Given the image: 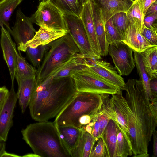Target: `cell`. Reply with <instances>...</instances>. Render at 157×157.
<instances>
[{"label": "cell", "instance_id": "obj_28", "mask_svg": "<svg viewBox=\"0 0 157 157\" xmlns=\"http://www.w3.org/2000/svg\"><path fill=\"white\" fill-rule=\"evenodd\" d=\"M125 13L129 24L142 34L144 27V17L137 2L134 0L129 8Z\"/></svg>", "mask_w": 157, "mask_h": 157}, {"label": "cell", "instance_id": "obj_22", "mask_svg": "<svg viewBox=\"0 0 157 157\" xmlns=\"http://www.w3.org/2000/svg\"><path fill=\"white\" fill-rule=\"evenodd\" d=\"M133 51L135 66L140 78L137 80V82L143 91L146 99L152 102L154 101V99L150 88V82L151 78L145 70L140 54L137 52Z\"/></svg>", "mask_w": 157, "mask_h": 157}, {"label": "cell", "instance_id": "obj_32", "mask_svg": "<svg viewBox=\"0 0 157 157\" xmlns=\"http://www.w3.org/2000/svg\"><path fill=\"white\" fill-rule=\"evenodd\" d=\"M104 29L106 40L109 45L123 40V38L114 25L111 18L105 24Z\"/></svg>", "mask_w": 157, "mask_h": 157}, {"label": "cell", "instance_id": "obj_31", "mask_svg": "<svg viewBox=\"0 0 157 157\" xmlns=\"http://www.w3.org/2000/svg\"><path fill=\"white\" fill-rule=\"evenodd\" d=\"M20 50L16 53L17 64L15 75L22 78L36 76V71L21 55Z\"/></svg>", "mask_w": 157, "mask_h": 157}, {"label": "cell", "instance_id": "obj_47", "mask_svg": "<svg viewBox=\"0 0 157 157\" xmlns=\"http://www.w3.org/2000/svg\"><path fill=\"white\" fill-rule=\"evenodd\" d=\"M6 0H0V4Z\"/></svg>", "mask_w": 157, "mask_h": 157}, {"label": "cell", "instance_id": "obj_36", "mask_svg": "<svg viewBox=\"0 0 157 157\" xmlns=\"http://www.w3.org/2000/svg\"><path fill=\"white\" fill-rule=\"evenodd\" d=\"M142 34L151 45H157L156 32L144 26Z\"/></svg>", "mask_w": 157, "mask_h": 157}, {"label": "cell", "instance_id": "obj_1", "mask_svg": "<svg viewBox=\"0 0 157 157\" xmlns=\"http://www.w3.org/2000/svg\"><path fill=\"white\" fill-rule=\"evenodd\" d=\"M124 90L133 156L148 157L149 143L157 126V103L146 99L136 79H129Z\"/></svg>", "mask_w": 157, "mask_h": 157}, {"label": "cell", "instance_id": "obj_24", "mask_svg": "<svg viewBox=\"0 0 157 157\" xmlns=\"http://www.w3.org/2000/svg\"><path fill=\"white\" fill-rule=\"evenodd\" d=\"M82 130V133L78 145L71 153V157H90L96 142L91 134Z\"/></svg>", "mask_w": 157, "mask_h": 157}, {"label": "cell", "instance_id": "obj_34", "mask_svg": "<svg viewBox=\"0 0 157 157\" xmlns=\"http://www.w3.org/2000/svg\"><path fill=\"white\" fill-rule=\"evenodd\" d=\"M90 157H108L106 145L101 137L96 142Z\"/></svg>", "mask_w": 157, "mask_h": 157}, {"label": "cell", "instance_id": "obj_18", "mask_svg": "<svg viewBox=\"0 0 157 157\" xmlns=\"http://www.w3.org/2000/svg\"><path fill=\"white\" fill-rule=\"evenodd\" d=\"M122 41L131 48L133 51L140 53L152 46L142 34L129 23Z\"/></svg>", "mask_w": 157, "mask_h": 157}, {"label": "cell", "instance_id": "obj_12", "mask_svg": "<svg viewBox=\"0 0 157 157\" xmlns=\"http://www.w3.org/2000/svg\"><path fill=\"white\" fill-rule=\"evenodd\" d=\"M17 99L14 84H12L0 113V141L5 142L7 140L9 131L13 125V113Z\"/></svg>", "mask_w": 157, "mask_h": 157}, {"label": "cell", "instance_id": "obj_11", "mask_svg": "<svg viewBox=\"0 0 157 157\" xmlns=\"http://www.w3.org/2000/svg\"><path fill=\"white\" fill-rule=\"evenodd\" d=\"M88 63V70L120 89L124 90L125 83L124 79L109 63L103 60L90 59Z\"/></svg>", "mask_w": 157, "mask_h": 157}, {"label": "cell", "instance_id": "obj_20", "mask_svg": "<svg viewBox=\"0 0 157 157\" xmlns=\"http://www.w3.org/2000/svg\"><path fill=\"white\" fill-rule=\"evenodd\" d=\"M56 126L60 138L71 154L78 145L82 130L71 126Z\"/></svg>", "mask_w": 157, "mask_h": 157}, {"label": "cell", "instance_id": "obj_33", "mask_svg": "<svg viewBox=\"0 0 157 157\" xmlns=\"http://www.w3.org/2000/svg\"><path fill=\"white\" fill-rule=\"evenodd\" d=\"M113 24L124 39L125 31L129 24L125 12L117 13L111 17Z\"/></svg>", "mask_w": 157, "mask_h": 157}, {"label": "cell", "instance_id": "obj_23", "mask_svg": "<svg viewBox=\"0 0 157 157\" xmlns=\"http://www.w3.org/2000/svg\"><path fill=\"white\" fill-rule=\"evenodd\" d=\"M117 124L114 121L110 119L101 137L106 145L108 157H118L117 145Z\"/></svg>", "mask_w": 157, "mask_h": 157}, {"label": "cell", "instance_id": "obj_21", "mask_svg": "<svg viewBox=\"0 0 157 157\" xmlns=\"http://www.w3.org/2000/svg\"><path fill=\"white\" fill-rule=\"evenodd\" d=\"M67 32L65 31H53L48 30L40 27L36 31L33 38L26 43L25 48L29 46L36 48L40 45H45L60 38Z\"/></svg>", "mask_w": 157, "mask_h": 157}, {"label": "cell", "instance_id": "obj_7", "mask_svg": "<svg viewBox=\"0 0 157 157\" xmlns=\"http://www.w3.org/2000/svg\"><path fill=\"white\" fill-rule=\"evenodd\" d=\"M72 77L78 92L112 95L121 90L88 69L77 73Z\"/></svg>", "mask_w": 157, "mask_h": 157}, {"label": "cell", "instance_id": "obj_46", "mask_svg": "<svg viewBox=\"0 0 157 157\" xmlns=\"http://www.w3.org/2000/svg\"><path fill=\"white\" fill-rule=\"evenodd\" d=\"M23 157H37V156L34 154H28L22 156Z\"/></svg>", "mask_w": 157, "mask_h": 157}, {"label": "cell", "instance_id": "obj_37", "mask_svg": "<svg viewBox=\"0 0 157 157\" xmlns=\"http://www.w3.org/2000/svg\"><path fill=\"white\" fill-rule=\"evenodd\" d=\"M157 15L145 16L144 19V26L157 32Z\"/></svg>", "mask_w": 157, "mask_h": 157}, {"label": "cell", "instance_id": "obj_15", "mask_svg": "<svg viewBox=\"0 0 157 157\" xmlns=\"http://www.w3.org/2000/svg\"><path fill=\"white\" fill-rule=\"evenodd\" d=\"M79 17L82 21L91 48L96 55L101 57L94 22L90 0L83 6Z\"/></svg>", "mask_w": 157, "mask_h": 157}, {"label": "cell", "instance_id": "obj_4", "mask_svg": "<svg viewBox=\"0 0 157 157\" xmlns=\"http://www.w3.org/2000/svg\"><path fill=\"white\" fill-rule=\"evenodd\" d=\"M102 102L100 94L78 91L56 117L54 122L57 126H71L80 129V120L86 115L96 116Z\"/></svg>", "mask_w": 157, "mask_h": 157}, {"label": "cell", "instance_id": "obj_13", "mask_svg": "<svg viewBox=\"0 0 157 157\" xmlns=\"http://www.w3.org/2000/svg\"><path fill=\"white\" fill-rule=\"evenodd\" d=\"M1 46L9 70L12 84H14L17 64L16 44L12 40L9 32L4 26L1 27Z\"/></svg>", "mask_w": 157, "mask_h": 157}, {"label": "cell", "instance_id": "obj_27", "mask_svg": "<svg viewBox=\"0 0 157 157\" xmlns=\"http://www.w3.org/2000/svg\"><path fill=\"white\" fill-rule=\"evenodd\" d=\"M23 0H6L0 4V26L5 25L9 32L11 29L9 21L17 7Z\"/></svg>", "mask_w": 157, "mask_h": 157}, {"label": "cell", "instance_id": "obj_35", "mask_svg": "<svg viewBox=\"0 0 157 157\" xmlns=\"http://www.w3.org/2000/svg\"><path fill=\"white\" fill-rule=\"evenodd\" d=\"M97 117L99 126V138L101 137L104 130L110 119L105 113L101 111L100 109L98 112Z\"/></svg>", "mask_w": 157, "mask_h": 157}, {"label": "cell", "instance_id": "obj_19", "mask_svg": "<svg viewBox=\"0 0 157 157\" xmlns=\"http://www.w3.org/2000/svg\"><path fill=\"white\" fill-rule=\"evenodd\" d=\"M90 2L96 35L100 48V54L101 56H105L108 54L109 45L106 38L105 24L98 8L91 0Z\"/></svg>", "mask_w": 157, "mask_h": 157}, {"label": "cell", "instance_id": "obj_45", "mask_svg": "<svg viewBox=\"0 0 157 157\" xmlns=\"http://www.w3.org/2000/svg\"><path fill=\"white\" fill-rule=\"evenodd\" d=\"M78 1L80 5L82 6L83 7V6L87 3V2H89L90 0H78Z\"/></svg>", "mask_w": 157, "mask_h": 157}, {"label": "cell", "instance_id": "obj_16", "mask_svg": "<svg viewBox=\"0 0 157 157\" xmlns=\"http://www.w3.org/2000/svg\"><path fill=\"white\" fill-rule=\"evenodd\" d=\"M88 64L86 58L81 53H79L74 56L67 63L49 76L55 78L72 77L77 73L88 70Z\"/></svg>", "mask_w": 157, "mask_h": 157}, {"label": "cell", "instance_id": "obj_39", "mask_svg": "<svg viewBox=\"0 0 157 157\" xmlns=\"http://www.w3.org/2000/svg\"><path fill=\"white\" fill-rule=\"evenodd\" d=\"M9 93V90L5 86L0 87V113Z\"/></svg>", "mask_w": 157, "mask_h": 157}, {"label": "cell", "instance_id": "obj_30", "mask_svg": "<svg viewBox=\"0 0 157 157\" xmlns=\"http://www.w3.org/2000/svg\"><path fill=\"white\" fill-rule=\"evenodd\" d=\"M63 13L80 16L83 7L78 0H48Z\"/></svg>", "mask_w": 157, "mask_h": 157}, {"label": "cell", "instance_id": "obj_25", "mask_svg": "<svg viewBox=\"0 0 157 157\" xmlns=\"http://www.w3.org/2000/svg\"><path fill=\"white\" fill-rule=\"evenodd\" d=\"M140 53L150 78H157V45H152Z\"/></svg>", "mask_w": 157, "mask_h": 157}, {"label": "cell", "instance_id": "obj_29", "mask_svg": "<svg viewBox=\"0 0 157 157\" xmlns=\"http://www.w3.org/2000/svg\"><path fill=\"white\" fill-rule=\"evenodd\" d=\"M50 48L49 43L45 45H40L36 48L29 46L26 48L25 52L27 56L36 71L40 68Z\"/></svg>", "mask_w": 157, "mask_h": 157}, {"label": "cell", "instance_id": "obj_2", "mask_svg": "<svg viewBox=\"0 0 157 157\" xmlns=\"http://www.w3.org/2000/svg\"><path fill=\"white\" fill-rule=\"evenodd\" d=\"M77 92L72 77L49 76L36 85L29 105L32 118L40 122L56 117Z\"/></svg>", "mask_w": 157, "mask_h": 157}, {"label": "cell", "instance_id": "obj_10", "mask_svg": "<svg viewBox=\"0 0 157 157\" xmlns=\"http://www.w3.org/2000/svg\"><path fill=\"white\" fill-rule=\"evenodd\" d=\"M30 17L25 15L20 8L16 12L13 26L9 32L17 45L18 50L26 52L25 45L34 37L36 32Z\"/></svg>", "mask_w": 157, "mask_h": 157}, {"label": "cell", "instance_id": "obj_43", "mask_svg": "<svg viewBox=\"0 0 157 157\" xmlns=\"http://www.w3.org/2000/svg\"><path fill=\"white\" fill-rule=\"evenodd\" d=\"M5 142L3 141H0V157H1L2 154L6 151Z\"/></svg>", "mask_w": 157, "mask_h": 157}, {"label": "cell", "instance_id": "obj_38", "mask_svg": "<svg viewBox=\"0 0 157 157\" xmlns=\"http://www.w3.org/2000/svg\"><path fill=\"white\" fill-rule=\"evenodd\" d=\"M139 6L141 13L144 18L147 9L155 1L157 0H135Z\"/></svg>", "mask_w": 157, "mask_h": 157}, {"label": "cell", "instance_id": "obj_49", "mask_svg": "<svg viewBox=\"0 0 157 157\" xmlns=\"http://www.w3.org/2000/svg\"></svg>", "mask_w": 157, "mask_h": 157}, {"label": "cell", "instance_id": "obj_48", "mask_svg": "<svg viewBox=\"0 0 157 157\" xmlns=\"http://www.w3.org/2000/svg\"><path fill=\"white\" fill-rule=\"evenodd\" d=\"M42 0V1H47L48 0Z\"/></svg>", "mask_w": 157, "mask_h": 157}, {"label": "cell", "instance_id": "obj_44", "mask_svg": "<svg viewBox=\"0 0 157 157\" xmlns=\"http://www.w3.org/2000/svg\"><path fill=\"white\" fill-rule=\"evenodd\" d=\"M19 157L21 156L15 154L9 153L6 152V151L3 153L1 157Z\"/></svg>", "mask_w": 157, "mask_h": 157}, {"label": "cell", "instance_id": "obj_8", "mask_svg": "<svg viewBox=\"0 0 157 157\" xmlns=\"http://www.w3.org/2000/svg\"><path fill=\"white\" fill-rule=\"evenodd\" d=\"M63 17L68 33L85 58L89 59H101V57L96 55L91 48L80 17L65 13Z\"/></svg>", "mask_w": 157, "mask_h": 157}, {"label": "cell", "instance_id": "obj_40", "mask_svg": "<svg viewBox=\"0 0 157 157\" xmlns=\"http://www.w3.org/2000/svg\"><path fill=\"white\" fill-rule=\"evenodd\" d=\"M150 88L154 99H157V78H151L150 82Z\"/></svg>", "mask_w": 157, "mask_h": 157}, {"label": "cell", "instance_id": "obj_9", "mask_svg": "<svg viewBox=\"0 0 157 157\" xmlns=\"http://www.w3.org/2000/svg\"><path fill=\"white\" fill-rule=\"evenodd\" d=\"M133 51L131 48L122 41L109 45L108 53L120 75H128L134 68L135 64Z\"/></svg>", "mask_w": 157, "mask_h": 157}, {"label": "cell", "instance_id": "obj_3", "mask_svg": "<svg viewBox=\"0 0 157 157\" xmlns=\"http://www.w3.org/2000/svg\"><path fill=\"white\" fill-rule=\"evenodd\" d=\"M23 139L39 157H71L53 122L31 124L21 131Z\"/></svg>", "mask_w": 157, "mask_h": 157}, {"label": "cell", "instance_id": "obj_14", "mask_svg": "<svg viewBox=\"0 0 157 157\" xmlns=\"http://www.w3.org/2000/svg\"><path fill=\"white\" fill-rule=\"evenodd\" d=\"M91 0L98 8L105 25L114 14L120 12H126L134 1L133 0Z\"/></svg>", "mask_w": 157, "mask_h": 157}, {"label": "cell", "instance_id": "obj_42", "mask_svg": "<svg viewBox=\"0 0 157 157\" xmlns=\"http://www.w3.org/2000/svg\"><path fill=\"white\" fill-rule=\"evenodd\" d=\"M153 157L157 156V131L155 129L153 133Z\"/></svg>", "mask_w": 157, "mask_h": 157}, {"label": "cell", "instance_id": "obj_17", "mask_svg": "<svg viewBox=\"0 0 157 157\" xmlns=\"http://www.w3.org/2000/svg\"><path fill=\"white\" fill-rule=\"evenodd\" d=\"M15 78L18 86L17 94L19 104L23 113L29 105L36 84V76L22 78L15 75Z\"/></svg>", "mask_w": 157, "mask_h": 157}, {"label": "cell", "instance_id": "obj_5", "mask_svg": "<svg viewBox=\"0 0 157 157\" xmlns=\"http://www.w3.org/2000/svg\"><path fill=\"white\" fill-rule=\"evenodd\" d=\"M49 44L50 48L40 68L36 70L37 85L40 84L76 55L81 53L68 33Z\"/></svg>", "mask_w": 157, "mask_h": 157}, {"label": "cell", "instance_id": "obj_26", "mask_svg": "<svg viewBox=\"0 0 157 157\" xmlns=\"http://www.w3.org/2000/svg\"><path fill=\"white\" fill-rule=\"evenodd\" d=\"M116 123L117 125V145L118 157L133 155L131 144L127 133L122 129L118 123Z\"/></svg>", "mask_w": 157, "mask_h": 157}, {"label": "cell", "instance_id": "obj_6", "mask_svg": "<svg viewBox=\"0 0 157 157\" xmlns=\"http://www.w3.org/2000/svg\"><path fill=\"white\" fill-rule=\"evenodd\" d=\"M63 13L50 2L41 1L37 10L30 17L33 23L49 31L68 33Z\"/></svg>", "mask_w": 157, "mask_h": 157}, {"label": "cell", "instance_id": "obj_41", "mask_svg": "<svg viewBox=\"0 0 157 157\" xmlns=\"http://www.w3.org/2000/svg\"><path fill=\"white\" fill-rule=\"evenodd\" d=\"M157 0L153 2L148 8L145 16L157 15Z\"/></svg>", "mask_w": 157, "mask_h": 157}]
</instances>
